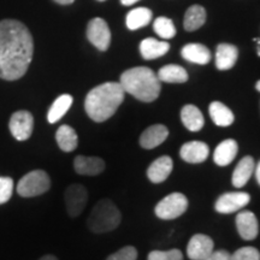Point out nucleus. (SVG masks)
Masks as SVG:
<instances>
[{"label": "nucleus", "mask_w": 260, "mask_h": 260, "mask_svg": "<svg viewBox=\"0 0 260 260\" xmlns=\"http://www.w3.org/2000/svg\"><path fill=\"white\" fill-rule=\"evenodd\" d=\"M34 41L29 29L16 19L0 22V79L23 77L31 63Z\"/></svg>", "instance_id": "f257e3e1"}, {"label": "nucleus", "mask_w": 260, "mask_h": 260, "mask_svg": "<svg viewBox=\"0 0 260 260\" xmlns=\"http://www.w3.org/2000/svg\"><path fill=\"white\" fill-rule=\"evenodd\" d=\"M125 92L119 82H106L87 94L84 109L94 122L102 123L115 115L124 100Z\"/></svg>", "instance_id": "f03ea898"}, {"label": "nucleus", "mask_w": 260, "mask_h": 260, "mask_svg": "<svg viewBox=\"0 0 260 260\" xmlns=\"http://www.w3.org/2000/svg\"><path fill=\"white\" fill-rule=\"evenodd\" d=\"M119 83L125 93L144 103H152L160 94V81L154 71L146 67L132 68L122 74Z\"/></svg>", "instance_id": "7ed1b4c3"}, {"label": "nucleus", "mask_w": 260, "mask_h": 260, "mask_svg": "<svg viewBox=\"0 0 260 260\" xmlns=\"http://www.w3.org/2000/svg\"><path fill=\"white\" fill-rule=\"evenodd\" d=\"M121 212L116 205L111 200L103 199L93 207L87 224L90 232L103 234L115 230L121 224Z\"/></svg>", "instance_id": "20e7f679"}, {"label": "nucleus", "mask_w": 260, "mask_h": 260, "mask_svg": "<svg viewBox=\"0 0 260 260\" xmlns=\"http://www.w3.org/2000/svg\"><path fill=\"white\" fill-rule=\"evenodd\" d=\"M51 178L44 170H34L25 174L18 182L16 190L22 198H34L50 190Z\"/></svg>", "instance_id": "39448f33"}, {"label": "nucleus", "mask_w": 260, "mask_h": 260, "mask_svg": "<svg viewBox=\"0 0 260 260\" xmlns=\"http://www.w3.org/2000/svg\"><path fill=\"white\" fill-rule=\"evenodd\" d=\"M188 209V199L182 193H171L159 201L155 206L158 218L170 220L181 217Z\"/></svg>", "instance_id": "423d86ee"}, {"label": "nucleus", "mask_w": 260, "mask_h": 260, "mask_svg": "<svg viewBox=\"0 0 260 260\" xmlns=\"http://www.w3.org/2000/svg\"><path fill=\"white\" fill-rule=\"evenodd\" d=\"M64 200L68 214L75 218V217H79L86 207L87 201H88V191L82 184H70L65 189Z\"/></svg>", "instance_id": "0eeeda50"}, {"label": "nucleus", "mask_w": 260, "mask_h": 260, "mask_svg": "<svg viewBox=\"0 0 260 260\" xmlns=\"http://www.w3.org/2000/svg\"><path fill=\"white\" fill-rule=\"evenodd\" d=\"M10 132L17 141H25L31 136L34 129V117L29 111L19 110L12 113L9 122Z\"/></svg>", "instance_id": "6e6552de"}, {"label": "nucleus", "mask_w": 260, "mask_h": 260, "mask_svg": "<svg viewBox=\"0 0 260 260\" xmlns=\"http://www.w3.org/2000/svg\"><path fill=\"white\" fill-rule=\"evenodd\" d=\"M87 38L99 51H106L111 44V31L103 18H93L87 27Z\"/></svg>", "instance_id": "1a4fd4ad"}, {"label": "nucleus", "mask_w": 260, "mask_h": 260, "mask_svg": "<svg viewBox=\"0 0 260 260\" xmlns=\"http://www.w3.org/2000/svg\"><path fill=\"white\" fill-rule=\"evenodd\" d=\"M249 201H251V197L248 193H243V191L225 193L217 199L214 209L218 213L229 214L243 209L246 205H248Z\"/></svg>", "instance_id": "9d476101"}, {"label": "nucleus", "mask_w": 260, "mask_h": 260, "mask_svg": "<svg viewBox=\"0 0 260 260\" xmlns=\"http://www.w3.org/2000/svg\"><path fill=\"white\" fill-rule=\"evenodd\" d=\"M214 243L210 236L197 234L190 239L187 247V255L191 260H204L213 252Z\"/></svg>", "instance_id": "9b49d317"}, {"label": "nucleus", "mask_w": 260, "mask_h": 260, "mask_svg": "<svg viewBox=\"0 0 260 260\" xmlns=\"http://www.w3.org/2000/svg\"><path fill=\"white\" fill-rule=\"evenodd\" d=\"M236 228L243 240L251 241L258 236L259 225L255 214L251 211H242L236 216Z\"/></svg>", "instance_id": "f8f14e48"}, {"label": "nucleus", "mask_w": 260, "mask_h": 260, "mask_svg": "<svg viewBox=\"0 0 260 260\" xmlns=\"http://www.w3.org/2000/svg\"><path fill=\"white\" fill-rule=\"evenodd\" d=\"M210 149L205 142L190 141L181 147L180 155L184 161L189 164H200L209 157Z\"/></svg>", "instance_id": "ddd939ff"}, {"label": "nucleus", "mask_w": 260, "mask_h": 260, "mask_svg": "<svg viewBox=\"0 0 260 260\" xmlns=\"http://www.w3.org/2000/svg\"><path fill=\"white\" fill-rule=\"evenodd\" d=\"M74 169L83 176H96L105 170V161L99 157L77 155L74 160Z\"/></svg>", "instance_id": "4468645a"}, {"label": "nucleus", "mask_w": 260, "mask_h": 260, "mask_svg": "<svg viewBox=\"0 0 260 260\" xmlns=\"http://www.w3.org/2000/svg\"><path fill=\"white\" fill-rule=\"evenodd\" d=\"M169 136V130L162 124H154L148 126L140 136V145L145 149L155 148L161 145Z\"/></svg>", "instance_id": "2eb2a0df"}, {"label": "nucleus", "mask_w": 260, "mask_h": 260, "mask_svg": "<svg viewBox=\"0 0 260 260\" xmlns=\"http://www.w3.org/2000/svg\"><path fill=\"white\" fill-rule=\"evenodd\" d=\"M174 162L169 155H162V157L155 159V160L149 165L147 170V176L149 181L153 183H161L170 176Z\"/></svg>", "instance_id": "dca6fc26"}, {"label": "nucleus", "mask_w": 260, "mask_h": 260, "mask_svg": "<svg viewBox=\"0 0 260 260\" xmlns=\"http://www.w3.org/2000/svg\"><path fill=\"white\" fill-rule=\"evenodd\" d=\"M170 50V45L167 41H159L157 39L147 38L140 44V53L144 59L152 60L167 54Z\"/></svg>", "instance_id": "f3484780"}, {"label": "nucleus", "mask_w": 260, "mask_h": 260, "mask_svg": "<svg viewBox=\"0 0 260 260\" xmlns=\"http://www.w3.org/2000/svg\"><path fill=\"white\" fill-rule=\"evenodd\" d=\"M237 151H239V146H237V142L235 140H224L223 142H220L217 146L216 151H214L213 161L218 167H226V165H229L235 159Z\"/></svg>", "instance_id": "a211bd4d"}, {"label": "nucleus", "mask_w": 260, "mask_h": 260, "mask_svg": "<svg viewBox=\"0 0 260 260\" xmlns=\"http://www.w3.org/2000/svg\"><path fill=\"white\" fill-rule=\"evenodd\" d=\"M239 50L230 44H220L216 51V67L218 70H229L236 64Z\"/></svg>", "instance_id": "6ab92c4d"}, {"label": "nucleus", "mask_w": 260, "mask_h": 260, "mask_svg": "<svg viewBox=\"0 0 260 260\" xmlns=\"http://www.w3.org/2000/svg\"><path fill=\"white\" fill-rule=\"evenodd\" d=\"M254 160L252 157L247 155L243 157L241 160L239 161V164L236 165L235 170L233 172V178L232 182L236 188H241L246 186V183L251 178L253 171H254Z\"/></svg>", "instance_id": "aec40b11"}, {"label": "nucleus", "mask_w": 260, "mask_h": 260, "mask_svg": "<svg viewBox=\"0 0 260 260\" xmlns=\"http://www.w3.org/2000/svg\"><path fill=\"white\" fill-rule=\"evenodd\" d=\"M182 57L190 63L205 65L211 60V52L209 48L201 44H188L182 48Z\"/></svg>", "instance_id": "412c9836"}, {"label": "nucleus", "mask_w": 260, "mask_h": 260, "mask_svg": "<svg viewBox=\"0 0 260 260\" xmlns=\"http://www.w3.org/2000/svg\"><path fill=\"white\" fill-rule=\"evenodd\" d=\"M181 119L183 125L190 132H199L205 124L203 113L194 105H186L182 109Z\"/></svg>", "instance_id": "4be33fe9"}, {"label": "nucleus", "mask_w": 260, "mask_h": 260, "mask_svg": "<svg viewBox=\"0 0 260 260\" xmlns=\"http://www.w3.org/2000/svg\"><path fill=\"white\" fill-rule=\"evenodd\" d=\"M56 140L63 152H73L79 145V136L70 125H60L56 133Z\"/></svg>", "instance_id": "5701e85b"}, {"label": "nucleus", "mask_w": 260, "mask_h": 260, "mask_svg": "<svg viewBox=\"0 0 260 260\" xmlns=\"http://www.w3.org/2000/svg\"><path fill=\"white\" fill-rule=\"evenodd\" d=\"M73 96L70 94H63V95L58 96L54 103L52 104L50 110H48L47 113V121L53 124V123H57L63 118V116L69 111V109L73 105Z\"/></svg>", "instance_id": "b1692460"}, {"label": "nucleus", "mask_w": 260, "mask_h": 260, "mask_svg": "<svg viewBox=\"0 0 260 260\" xmlns=\"http://www.w3.org/2000/svg\"><path fill=\"white\" fill-rule=\"evenodd\" d=\"M209 111L213 123L218 126H229L235 121L232 110L219 102L211 103Z\"/></svg>", "instance_id": "393cba45"}, {"label": "nucleus", "mask_w": 260, "mask_h": 260, "mask_svg": "<svg viewBox=\"0 0 260 260\" xmlns=\"http://www.w3.org/2000/svg\"><path fill=\"white\" fill-rule=\"evenodd\" d=\"M159 81L168 83H184L188 81V73L184 68L176 64H170L162 67L158 71Z\"/></svg>", "instance_id": "a878e982"}, {"label": "nucleus", "mask_w": 260, "mask_h": 260, "mask_svg": "<svg viewBox=\"0 0 260 260\" xmlns=\"http://www.w3.org/2000/svg\"><path fill=\"white\" fill-rule=\"evenodd\" d=\"M206 21V11L203 6L193 5L187 10L184 15V29L188 31H194L201 28Z\"/></svg>", "instance_id": "bb28decb"}, {"label": "nucleus", "mask_w": 260, "mask_h": 260, "mask_svg": "<svg viewBox=\"0 0 260 260\" xmlns=\"http://www.w3.org/2000/svg\"><path fill=\"white\" fill-rule=\"evenodd\" d=\"M152 17H153V14H152V11L149 9H134L126 15V27L130 30H136V29L146 27L152 21Z\"/></svg>", "instance_id": "cd10ccee"}, {"label": "nucleus", "mask_w": 260, "mask_h": 260, "mask_svg": "<svg viewBox=\"0 0 260 260\" xmlns=\"http://www.w3.org/2000/svg\"><path fill=\"white\" fill-rule=\"evenodd\" d=\"M153 29L157 35L162 39H172L176 35V28H175L174 22L167 17H158L155 19Z\"/></svg>", "instance_id": "c85d7f7f"}, {"label": "nucleus", "mask_w": 260, "mask_h": 260, "mask_svg": "<svg viewBox=\"0 0 260 260\" xmlns=\"http://www.w3.org/2000/svg\"><path fill=\"white\" fill-rule=\"evenodd\" d=\"M14 180L10 177H0V205L6 204L14 193Z\"/></svg>", "instance_id": "c756f323"}, {"label": "nucleus", "mask_w": 260, "mask_h": 260, "mask_svg": "<svg viewBox=\"0 0 260 260\" xmlns=\"http://www.w3.org/2000/svg\"><path fill=\"white\" fill-rule=\"evenodd\" d=\"M147 260H183V254L180 249L170 251H152L148 254Z\"/></svg>", "instance_id": "7c9ffc66"}, {"label": "nucleus", "mask_w": 260, "mask_h": 260, "mask_svg": "<svg viewBox=\"0 0 260 260\" xmlns=\"http://www.w3.org/2000/svg\"><path fill=\"white\" fill-rule=\"evenodd\" d=\"M232 260H260V253L254 247H242L232 254Z\"/></svg>", "instance_id": "2f4dec72"}, {"label": "nucleus", "mask_w": 260, "mask_h": 260, "mask_svg": "<svg viewBox=\"0 0 260 260\" xmlns=\"http://www.w3.org/2000/svg\"><path fill=\"white\" fill-rule=\"evenodd\" d=\"M138 259V251L135 247L126 246L122 249L113 253L106 260H136Z\"/></svg>", "instance_id": "473e14b6"}, {"label": "nucleus", "mask_w": 260, "mask_h": 260, "mask_svg": "<svg viewBox=\"0 0 260 260\" xmlns=\"http://www.w3.org/2000/svg\"><path fill=\"white\" fill-rule=\"evenodd\" d=\"M204 260H232V254L228 251L220 249V251L212 252L211 254Z\"/></svg>", "instance_id": "72a5a7b5"}, {"label": "nucleus", "mask_w": 260, "mask_h": 260, "mask_svg": "<svg viewBox=\"0 0 260 260\" xmlns=\"http://www.w3.org/2000/svg\"><path fill=\"white\" fill-rule=\"evenodd\" d=\"M54 2L61 5H69V4H73L75 0H54Z\"/></svg>", "instance_id": "f704fd0d"}, {"label": "nucleus", "mask_w": 260, "mask_h": 260, "mask_svg": "<svg viewBox=\"0 0 260 260\" xmlns=\"http://www.w3.org/2000/svg\"><path fill=\"white\" fill-rule=\"evenodd\" d=\"M139 0H121V3L123 5H125V6H129V5H133V4H135V3H138Z\"/></svg>", "instance_id": "c9c22d12"}, {"label": "nucleus", "mask_w": 260, "mask_h": 260, "mask_svg": "<svg viewBox=\"0 0 260 260\" xmlns=\"http://www.w3.org/2000/svg\"><path fill=\"white\" fill-rule=\"evenodd\" d=\"M255 177H256V181H258V183L260 184V161L258 164V167L255 169Z\"/></svg>", "instance_id": "e433bc0d"}, {"label": "nucleus", "mask_w": 260, "mask_h": 260, "mask_svg": "<svg viewBox=\"0 0 260 260\" xmlns=\"http://www.w3.org/2000/svg\"><path fill=\"white\" fill-rule=\"evenodd\" d=\"M39 260H58V259L54 255L47 254V255H44V256H42V258H40Z\"/></svg>", "instance_id": "4c0bfd02"}, {"label": "nucleus", "mask_w": 260, "mask_h": 260, "mask_svg": "<svg viewBox=\"0 0 260 260\" xmlns=\"http://www.w3.org/2000/svg\"><path fill=\"white\" fill-rule=\"evenodd\" d=\"M255 88H256V90H259V92H260V80L258 81V82H256V84H255Z\"/></svg>", "instance_id": "58836bf2"}, {"label": "nucleus", "mask_w": 260, "mask_h": 260, "mask_svg": "<svg viewBox=\"0 0 260 260\" xmlns=\"http://www.w3.org/2000/svg\"><path fill=\"white\" fill-rule=\"evenodd\" d=\"M99 2H104V0H99Z\"/></svg>", "instance_id": "ea45409f"}]
</instances>
